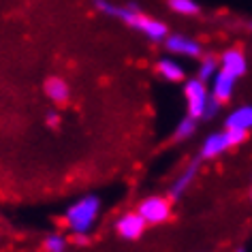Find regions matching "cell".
<instances>
[{"mask_svg":"<svg viewBox=\"0 0 252 252\" xmlns=\"http://www.w3.org/2000/svg\"><path fill=\"white\" fill-rule=\"evenodd\" d=\"M199 171H201V158L197 156V158H192L178 175H175V180L171 182V186H169V192H167L169 199L178 201V199L184 197V194L188 192V188L194 184V180H197Z\"/></svg>","mask_w":252,"mask_h":252,"instance_id":"ba28073f","label":"cell"},{"mask_svg":"<svg viewBox=\"0 0 252 252\" xmlns=\"http://www.w3.org/2000/svg\"><path fill=\"white\" fill-rule=\"evenodd\" d=\"M68 237L62 233H49L43 242V250L45 252H68Z\"/></svg>","mask_w":252,"mask_h":252,"instance_id":"e0dca14e","label":"cell"},{"mask_svg":"<svg viewBox=\"0 0 252 252\" xmlns=\"http://www.w3.org/2000/svg\"><path fill=\"white\" fill-rule=\"evenodd\" d=\"M197 126H199V120H197V118H192V116H188V113H186V116L178 122V126H175L173 137H175L178 141L190 139V137L197 133Z\"/></svg>","mask_w":252,"mask_h":252,"instance_id":"2e32d148","label":"cell"},{"mask_svg":"<svg viewBox=\"0 0 252 252\" xmlns=\"http://www.w3.org/2000/svg\"><path fill=\"white\" fill-rule=\"evenodd\" d=\"M94 7L107 17L120 20L126 26H130L137 32H141L146 39L154 43H162L169 34V28L165 22L156 20V17L146 15L137 4H116L111 0H94Z\"/></svg>","mask_w":252,"mask_h":252,"instance_id":"6da1fadb","label":"cell"},{"mask_svg":"<svg viewBox=\"0 0 252 252\" xmlns=\"http://www.w3.org/2000/svg\"><path fill=\"white\" fill-rule=\"evenodd\" d=\"M137 212L143 216V220L150 224H165L173 214V203L169 194H150L143 197L137 203Z\"/></svg>","mask_w":252,"mask_h":252,"instance_id":"277c9868","label":"cell"},{"mask_svg":"<svg viewBox=\"0 0 252 252\" xmlns=\"http://www.w3.org/2000/svg\"><path fill=\"white\" fill-rule=\"evenodd\" d=\"M220 107H222V103L220 100H216V98H210V103H207V107H205V113H203V120H214L220 113Z\"/></svg>","mask_w":252,"mask_h":252,"instance_id":"ac0fdd59","label":"cell"},{"mask_svg":"<svg viewBox=\"0 0 252 252\" xmlns=\"http://www.w3.org/2000/svg\"><path fill=\"white\" fill-rule=\"evenodd\" d=\"M224 128H235V130H244L250 133L252 130V103L248 105H239L233 111L226 113L224 118Z\"/></svg>","mask_w":252,"mask_h":252,"instance_id":"8fae6325","label":"cell"},{"mask_svg":"<svg viewBox=\"0 0 252 252\" xmlns=\"http://www.w3.org/2000/svg\"><path fill=\"white\" fill-rule=\"evenodd\" d=\"M167 7L175 15H182V17H194L201 13V7L197 0H167Z\"/></svg>","mask_w":252,"mask_h":252,"instance_id":"9a60e30c","label":"cell"},{"mask_svg":"<svg viewBox=\"0 0 252 252\" xmlns=\"http://www.w3.org/2000/svg\"><path fill=\"white\" fill-rule=\"evenodd\" d=\"M100 207H103V203H100L96 194H84V197H79L66 207L64 226L68 229V233H73L79 244H84L88 235L92 233V229L96 226Z\"/></svg>","mask_w":252,"mask_h":252,"instance_id":"7a4b0ae2","label":"cell"},{"mask_svg":"<svg viewBox=\"0 0 252 252\" xmlns=\"http://www.w3.org/2000/svg\"><path fill=\"white\" fill-rule=\"evenodd\" d=\"M250 133H244V130H235V128H222L216 130V133L207 135L203 143L199 148V158L201 160H214L218 156L226 154L229 150L242 146V143L248 139Z\"/></svg>","mask_w":252,"mask_h":252,"instance_id":"3957f363","label":"cell"},{"mask_svg":"<svg viewBox=\"0 0 252 252\" xmlns=\"http://www.w3.org/2000/svg\"><path fill=\"white\" fill-rule=\"evenodd\" d=\"M235 86H237V79L218 68V73L214 75L212 81H210V92H212L214 98L220 100V103L224 105V103H229V100L233 98V94H235Z\"/></svg>","mask_w":252,"mask_h":252,"instance_id":"30bf717a","label":"cell"},{"mask_svg":"<svg viewBox=\"0 0 252 252\" xmlns=\"http://www.w3.org/2000/svg\"><path fill=\"white\" fill-rule=\"evenodd\" d=\"M218 64L220 71L229 73L231 77H244L248 73V58H246L244 49L242 47H226L222 54L218 56Z\"/></svg>","mask_w":252,"mask_h":252,"instance_id":"9c48e42d","label":"cell"},{"mask_svg":"<svg viewBox=\"0 0 252 252\" xmlns=\"http://www.w3.org/2000/svg\"><path fill=\"white\" fill-rule=\"evenodd\" d=\"M156 73H158L165 81H169V84H180V81L186 79L184 66H182L178 60L169 58V56H165V58H160L156 62Z\"/></svg>","mask_w":252,"mask_h":252,"instance_id":"7c38bea8","label":"cell"},{"mask_svg":"<svg viewBox=\"0 0 252 252\" xmlns=\"http://www.w3.org/2000/svg\"><path fill=\"white\" fill-rule=\"evenodd\" d=\"M250 199H252V188H250Z\"/></svg>","mask_w":252,"mask_h":252,"instance_id":"44dd1931","label":"cell"},{"mask_svg":"<svg viewBox=\"0 0 252 252\" xmlns=\"http://www.w3.org/2000/svg\"><path fill=\"white\" fill-rule=\"evenodd\" d=\"M47 124L54 126V128H58V126H60V116H58V113H56V111H49V113H47Z\"/></svg>","mask_w":252,"mask_h":252,"instance_id":"d6986e66","label":"cell"},{"mask_svg":"<svg viewBox=\"0 0 252 252\" xmlns=\"http://www.w3.org/2000/svg\"><path fill=\"white\" fill-rule=\"evenodd\" d=\"M237 252H244V248H237Z\"/></svg>","mask_w":252,"mask_h":252,"instance_id":"ffe728a7","label":"cell"},{"mask_svg":"<svg viewBox=\"0 0 252 252\" xmlns=\"http://www.w3.org/2000/svg\"><path fill=\"white\" fill-rule=\"evenodd\" d=\"M162 43H165L167 52L173 54V56H184V58H201V56H203V47H201V43L190 39V36H186V34L169 32L167 39Z\"/></svg>","mask_w":252,"mask_h":252,"instance_id":"52a82bcc","label":"cell"},{"mask_svg":"<svg viewBox=\"0 0 252 252\" xmlns=\"http://www.w3.org/2000/svg\"><path fill=\"white\" fill-rule=\"evenodd\" d=\"M218 58L216 56H212V54H205V56H201L199 58V66H197V77L201 81H205V84H210L212 77L218 73Z\"/></svg>","mask_w":252,"mask_h":252,"instance_id":"5bb4252c","label":"cell"},{"mask_svg":"<svg viewBox=\"0 0 252 252\" xmlns=\"http://www.w3.org/2000/svg\"><path fill=\"white\" fill-rule=\"evenodd\" d=\"M113 229H116L118 237L124 239V242H137V239L146 233L148 222L143 220V216L139 212L133 210V212H124L122 216H118Z\"/></svg>","mask_w":252,"mask_h":252,"instance_id":"8992f818","label":"cell"},{"mask_svg":"<svg viewBox=\"0 0 252 252\" xmlns=\"http://www.w3.org/2000/svg\"><path fill=\"white\" fill-rule=\"evenodd\" d=\"M184 98H186V113L201 120L207 103L212 98V92L205 81H201L199 77H190L184 81Z\"/></svg>","mask_w":252,"mask_h":252,"instance_id":"5b68a950","label":"cell"},{"mask_svg":"<svg viewBox=\"0 0 252 252\" xmlns=\"http://www.w3.org/2000/svg\"><path fill=\"white\" fill-rule=\"evenodd\" d=\"M45 96L52 100L54 105H64L68 98H71V86L66 84V79L62 77H49L45 81Z\"/></svg>","mask_w":252,"mask_h":252,"instance_id":"4fadbf2b","label":"cell"},{"mask_svg":"<svg viewBox=\"0 0 252 252\" xmlns=\"http://www.w3.org/2000/svg\"><path fill=\"white\" fill-rule=\"evenodd\" d=\"M250 28H252V24H250Z\"/></svg>","mask_w":252,"mask_h":252,"instance_id":"7402d4cb","label":"cell"}]
</instances>
